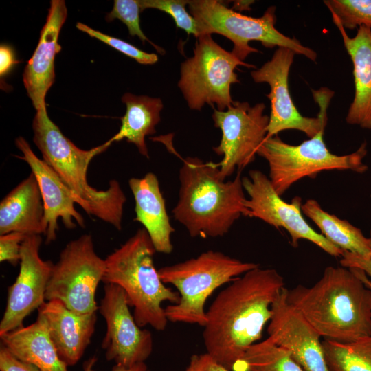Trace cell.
Wrapping results in <instances>:
<instances>
[{"mask_svg": "<svg viewBox=\"0 0 371 371\" xmlns=\"http://www.w3.org/2000/svg\"><path fill=\"white\" fill-rule=\"evenodd\" d=\"M26 236L20 232L0 235V261L16 266L20 262L21 245Z\"/></svg>", "mask_w": 371, "mask_h": 371, "instance_id": "32", "label": "cell"}, {"mask_svg": "<svg viewBox=\"0 0 371 371\" xmlns=\"http://www.w3.org/2000/svg\"><path fill=\"white\" fill-rule=\"evenodd\" d=\"M156 249L144 228L137 229L123 245L105 258L102 281L115 284L125 292L133 308L139 326L149 325L157 330H165L168 320L161 304H176L179 294L166 286L154 265Z\"/></svg>", "mask_w": 371, "mask_h": 371, "instance_id": "5", "label": "cell"}, {"mask_svg": "<svg viewBox=\"0 0 371 371\" xmlns=\"http://www.w3.org/2000/svg\"><path fill=\"white\" fill-rule=\"evenodd\" d=\"M43 218L42 196L31 172L0 203V235L10 232L44 234Z\"/></svg>", "mask_w": 371, "mask_h": 371, "instance_id": "22", "label": "cell"}, {"mask_svg": "<svg viewBox=\"0 0 371 371\" xmlns=\"http://www.w3.org/2000/svg\"><path fill=\"white\" fill-rule=\"evenodd\" d=\"M128 186L135 199L134 220L144 226L156 251L171 253V234L175 229L170 224L157 176L148 172L142 178H131Z\"/></svg>", "mask_w": 371, "mask_h": 371, "instance_id": "21", "label": "cell"}, {"mask_svg": "<svg viewBox=\"0 0 371 371\" xmlns=\"http://www.w3.org/2000/svg\"><path fill=\"white\" fill-rule=\"evenodd\" d=\"M295 54L289 48L278 47L269 60L251 71L255 82H265L270 87V92L266 95L271 103L266 138L286 130H297L311 138L326 127L327 110L335 93L326 87L312 90L313 98L319 106L317 116H303L293 103L288 83Z\"/></svg>", "mask_w": 371, "mask_h": 371, "instance_id": "11", "label": "cell"}, {"mask_svg": "<svg viewBox=\"0 0 371 371\" xmlns=\"http://www.w3.org/2000/svg\"><path fill=\"white\" fill-rule=\"evenodd\" d=\"M186 371H193L191 366L189 365L188 367L186 368Z\"/></svg>", "mask_w": 371, "mask_h": 371, "instance_id": "39", "label": "cell"}, {"mask_svg": "<svg viewBox=\"0 0 371 371\" xmlns=\"http://www.w3.org/2000/svg\"><path fill=\"white\" fill-rule=\"evenodd\" d=\"M287 300L321 337L348 343L371 335V289L354 268L327 267L313 286L287 289Z\"/></svg>", "mask_w": 371, "mask_h": 371, "instance_id": "2", "label": "cell"}, {"mask_svg": "<svg viewBox=\"0 0 371 371\" xmlns=\"http://www.w3.org/2000/svg\"><path fill=\"white\" fill-rule=\"evenodd\" d=\"M328 371H371V335L341 343L322 341Z\"/></svg>", "mask_w": 371, "mask_h": 371, "instance_id": "26", "label": "cell"}, {"mask_svg": "<svg viewBox=\"0 0 371 371\" xmlns=\"http://www.w3.org/2000/svg\"><path fill=\"white\" fill-rule=\"evenodd\" d=\"M142 10L153 8L164 12L172 16L177 27L186 31L188 34L199 37L197 24L194 18L188 12L186 0H138Z\"/></svg>", "mask_w": 371, "mask_h": 371, "instance_id": "29", "label": "cell"}, {"mask_svg": "<svg viewBox=\"0 0 371 371\" xmlns=\"http://www.w3.org/2000/svg\"><path fill=\"white\" fill-rule=\"evenodd\" d=\"M196 38L193 56L181 65L178 87L190 109L200 111L208 104L225 111L234 102L231 85L240 82L234 70L238 66H256L221 47L211 34Z\"/></svg>", "mask_w": 371, "mask_h": 371, "instance_id": "9", "label": "cell"}, {"mask_svg": "<svg viewBox=\"0 0 371 371\" xmlns=\"http://www.w3.org/2000/svg\"><path fill=\"white\" fill-rule=\"evenodd\" d=\"M333 21L353 66L355 95L346 122L371 130V28L360 26L355 36L350 37L339 23Z\"/></svg>", "mask_w": 371, "mask_h": 371, "instance_id": "20", "label": "cell"}, {"mask_svg": "<svg viewBox=\"0 0 371 371\" xmlns=\"http://www.w3.org/2000/svg\"><path fill=\"white\" fill-rule=\"evenodd\" d=\"M324 3L330 12L333 20L345 30L360 26L371 28V0H325Z\"/></svg>", "mask_w": 371, "mask_h": 371, "instance_id": "28", "label": "cell"}, {"mask_svg": "<svg viewBox=\"0 0 371 371\" xmlns=\"http://www.w3.org/2000/svg\"><path fill=\"white\" fill-rule=\"evenodd\" d=\"M32 128L33 141L43 159L80 201V207L89 215L122 229L126 196L120 183L112 179L105 190H98L87 182V172L92 159L106 150L110 139L90 150L77 147L50 120L46 108L36 111Z\"/></svg>", "mask_w": 371, "mask_h": 371, "instance_id": "4", "label": "cell"}, {"mask_svg": "<svg viewBox=\"0 0 371 371\" xmlns=\"http://www.w3.org/2000/svg\"><path fill=\"white\" fill-rule=\"evenodd\" d=\"M182 160L179 199L172 211L175 218L192 237L224 236L240 216H247L241 171L225 181L217 163L192 157Z\"/></svg>", "mask_w": 371, "mask_h": 371, "instance_id": "3", "label": "cell"}, {"mask_svg": "<svg viewBox=\"0 0 371 371\" xmlns=\"http://www.w3.org/2000/svg\"><path fill=\"white\" fill-rule=\"evenodd\" d=\"M41 235L26 236L21 245L19 273L8 288L0 336L23 326L24 319L46 301L45 292L54 263L39 255Z\"/></svg>", "mask_w": 371, "mask_h": 371, "instance_id": "15", "label": "cell"}, {"mask_svg": "<svg viewBox=\"0 0 371 371\" xmlns=\"http://www.w3.org/2000/svg\"><path fill=\"white\" fill-rule=\"evenodd\" d=\"M122 101L126 105V113L120 118V131L110 140L114 142L125 138L136 146L142 155L148 158L145 137L155 133V126L161 120L163 102L159 98L135 95L131 93H124Z\"/></svg>", "mask_w": 371, "mask_h": 371, "instance_id": "24", "label": "cell"}, {"mask_svg": "<svg viewBox=\"0 0 371 371\" xmlns=\"http://www.w3.org/2000/svg\"><path fill=\"white\" fill-rule=\"evenodd\" d=\"M189 365L193 371H234L217 362L207 352L192 355Z\"/></svg>", "mask_w": 371, "mask_h": 371, "instance_id": "35", "label": "cell"}, {"mask_svg": "<svg viewBox=\"0 0 371 371\" xmlns=\"http://www.w3.org/2000/svg\"><path fill=\"white\" fill-rule=\"evenodd\" d=\"M142 12L138 0H114L112 10L105 17L110 22L117 19L123 22L131 36H137L143 43L149 42L161 54L164 49L153 43L143 33L140 27L139 14Z\"/></svg>", "mask_w": 371, "mask_h": 371, "instance_id": "30", "label": "cell"}, {"mask_svg": "<svg viewBox=\"0 0 371 371\" xmlns=\"http://www.w3.org/2000/svg\"><path fill=\"white\" fill-rule=\"evenodd\" d=\"M104 293L98 310L106 325L102 342L106 359L126 367L144 362L153 352L152 333L137 325L120 286L104 284Z\"/></svg>", "mask_w": 371, "mask_h": 371, "instance_id": "14", "label": "cell"}, {"mask_svg": "<svg viewBox=\"0 0 371 371\" xmlns=\"http://www.w3.org/2000/svg\"><path fill=\"white\" fill-rule=\"evenodd\" d=\"M301 210L315 223L322 234L337 247L364 258L371 256V236L366 237L359 228L347 220L328 213L315 199L306 201Z\"/></svg>", "mask_w": 371, "mask_h": 371, "instance_id": "25", "label": "cell"}, {"mask_svg": "<svg viewBox=\"0 0 371 371\" xmlns=\"http://www.w3.org/2000/svg\"><path fill=\"white\" fill-rule=\"evenodd\" d=\"M234 371H304L284 348L269 338L249 347L233 366Z\"/></svg>", "mask_w": 371, "mask_h": 371, "instance_id": "27", "label": "cell"}, {"mask_svg": "<svg viewBox=\"0 0 371 371\" xmlns=\"http://www.w3.org/2000/svg\"><path fill=\"white\" fill-rule=\"evenodd\" d=\"M259 266L209 250L196 258L161 267L158 273L161 281L175 286L180 297L177 303L164 308L168 322L204 326L207 321L205 303L211 294Z\"/></svg>", "mask_w": 371, "mask_h": 371, "instance_id": "6", "label": "cell"}, {"mask_svg": "<svg viewBox=\"0 0 371 371\" xmlns=\"http://www.w3.org/2000/svg\"><path fill=\"white\" fill-rule=\"evenodd\" d=\"M76 27L80 31L85 32L91 37L100 40L120 52L135 60L140 64L153 65L158 61L157 54L144 52L125 41L95 30L81 22H78Z\"/></svg>", "mask_w": 371, "mask_h": 371, "instance_id": "31", "label": "cell"}, {"mask_svg": "<svg viewBox=\"0 0 371 371\" xmlns=\"http://www.w3.org/2000/svg\"><path fill=\"white\" fill-rule=\"evenodd\" d=\"M214 126L222 133L221 139L213 150L223 159L217 163L221 179L241 171L253 162L257 151L267 135L269 116L266 106L259 102L251 106L247 102L234 101L226 111L212 107Z\"/></svg>", "mask_w": 371, "mask_h": 371, "instance_id": "12", "label": "cell"}, {"mask_svg": "<svg viewBox=\"0 0 371 371\" xmlns=\"http://www.w3.org/2000/svg\"><path fill=\"white\" fill-rule=\"evenodd\" d=\"M105 270V259L95 251L91 235L71 240L54 263L45 300H59L78 314L97 312L95 296Z\"/></svg>", "mask_w": 371, "mask_h": 371, "instance_id": "10", "label": "cell"}, {"mask_svg": "<svg viewBox=\"0 0 371 371\" xmlns=\"http://www.w3.org/2000/svg\"><path fill=\"white\" fill-rule=\"evenodd\" d=\"M268 338L285 349L304 371H328L320 335L287 300L284 287L271 306Z\"/></svg>", "mask_w": 371, "mask_h": 371, "instance_id": "16", "label": "cell"}, {"mask_svg": "<svg viewBox=\"0 0 371 371\" xmlns=\"http://www.w3.org/2000/svg\"><path fill=\"white\" fill-rule=\"evenodd\" d=\"M274 269L260 266L235 278L206 312L203 339L209 354L232 370L247 349L261 339L271 317V306L284 287Z\"/></svg>", "mask_w": 371, "mask_h": 371, "instance_id": "1", "label": "cell"}, {"mask_svg": "<svg viewBox=\"0 0 371 371\" xmlns=\"http://www.w3.org/2000/svg\"><path fill=\"white\" fill-rule=\"evenodd\" d=\"M242 181L249 196L244 203L247 210L246 216L286 229L294 247L298 246L300 240L304 239L333 256H341L344 251L315 231L304 218L301 197L295 196L291 203L284 201L274 190L269 178L258 170H250L249 177H243Z\"/></svg>", "mask_w": 371, "mask_h": 371, "instance_id": "13", "label": "cell"}, {"mask_svg": "<svg viewBox=\"0 0 371 371\" xmlns=\"http://www.w3.org/2000/svg\"><path fill=\"white\" fill-rule=\"evenodd\" d=\"M188 5L196 20L199 36L212 34L224 36L234 44L232 53L242 61L250 54L260 52L249 45L254 41L267 48H289L313 62L317 58L315 51L276 28L275 6L269 7L262 16L255 18L228 8L216 0H190Z\"/></svg>", "mask_w": 371, "mask_h": 371, "instance_id": "7", "label": "cell"}, {"mask_svg": "<svg viewBox=\"0 0 371 371\" xmlns=\"http://www.w3.org/2000/svg\"><path fill=\"white\" fill-rule=\"evenodd\" d=\"M97 359L93 357L86 361L83 364V371H93V367ZM112 371H150L145 362L135 363L131 367H126L120 364H115L112 368Z\"/></svg>", "mask_w": 371, "mask_h": 371, "instance_id": "37", "label": "cell"}, {"mask_svg": "<svg viewBox=\"0 0 371 371\" xmlns=\"http://www.w3.org/2000/svg\"><path fill=\"white\" fill-rule=\"evenodd\" d=\"M325 128L300 144H289L278 135L266 138L257 155L264 158L269 168V178L278 195L285 193L304 177L315 178L324 170H349L362 174L368 169L363 159L368 153L363 142L355 152L337 155L332 153L324 142Z\"/></svg>", "mask_w": 371, "mask_h": 371, "instance_id": "8", "label": "cell"}, {"mask_svg": "<svg viewBox=\"0 0 371 371\" xmlns=\"http://www.w3.org/2000/svg\"><path fill=\"white\" fill-rule=\"evenodd\" d=\"M340 264L345 267L354 268L365 285L371 289V256L364 258L350 251H344Z\"/></svg>", "mask_w": 371, "mask_h": 371, "instance_id": "33", "label": "cell"}, {"mask_svg": "<svg viewBox=\"0 0 371 371\" xmlns=\"http://www.w3.org/2000/svg\"><path fill=\"white\" fill-rule=\"evenodd\" d=\"M254 1H235L234 8L239 10H250V5Z\"/></svg>", "mask_w": 371, "mask_h": 371, "instance_id": "38", "label": "cell"}, {"mask_svg": "<svg viewBox=\"0 0 371 371\" xmlns=\"http://www.w3.org/2000/svg\"><path fill=\"white\" fill-rule=\"evenodd\" d=\"M19 63L14 58L12 49L5 45L0 47V76L4 77L15 64Z\"/></svg>", "mask_w": 371, "mask_h": 371, "instance_id": "36", "label": "cell"}, {"mask_svg": "<svg viewBox=\"0 0 371 371\" xmlns=\"http://www.w3.org/2000/svg\"><path fill=\"white\" fill-rule=\"evenodd\" d=\"M1 371H40L32 364L22 361L14 357L3 345L0 347Z\"/></svg>", "mask_w": 371, "mask_h": 371, "instance_id": "34", "label": "cell"}, {"mask_svg": "<svg viewBox=\"0 0 371 371\" xmlns=\"http://www.w3.org/2000/svg\"><path fill=\"white\" fill-rule=\"evenodd\" d=\"M67 16L65 1H51L38 43L24 69V87L36 111L46 108L45 96L55 80V56L61 49L59 34Z\"/></svg>", "mask_w": 371, "mask_h": 371, "instance_id": "18", "label": "cell"}, {"mask_svg": "<svg viewBox=\"0 0 371 371\" xmlns=\"http://www.w3.org/2000/svg\"><path fill=\"white\" fill-rule=\"evenodd\" d=\"M15 144L23 154L17 157L29 165L38 183L44 205L45 244L56 240L59 229L58 221L60 218L68 229L76 228V224L85 227L83 216L75 208L76 203L80 206L81 204L78 197L55 170L35 155L25 138L18 137L15 139Z\"/></svg>", "mask_w": 371, "mask_h": 371, "instance_id": "17", "label": "cell"}, {"mask_svg": "<svg viewBox=\"0 0 371 371\" xmlns=\"http://www.w3.org/2000/svg\"><path fill=\"white\" fill-rule=\"evenodd\" d=\"M45 319L50 337L60 359L67 366L76 364L91 342L97 312L78 314L57 300L45 301L38 309Z\"/></svg>", "mask_w": 371, "mask_h": 371, "instance_id": "19", "label": "cell"}, {"mask_svg": "<svg viewBox=\"0 0 371 371\" xmlns=\"http://www.w3.org/2000/svg\"><path fill=\"white\" fill-rule=\"evenodd\" d=\"M0 337L1 344L14 357L40 371H68V366L58 356L45 319L39 314L32 324L19 327Z\"/></svg>", "mask_w": 371, "mask_h": 371, "instance_id": "23", "label": "cell"}]
</instances>
